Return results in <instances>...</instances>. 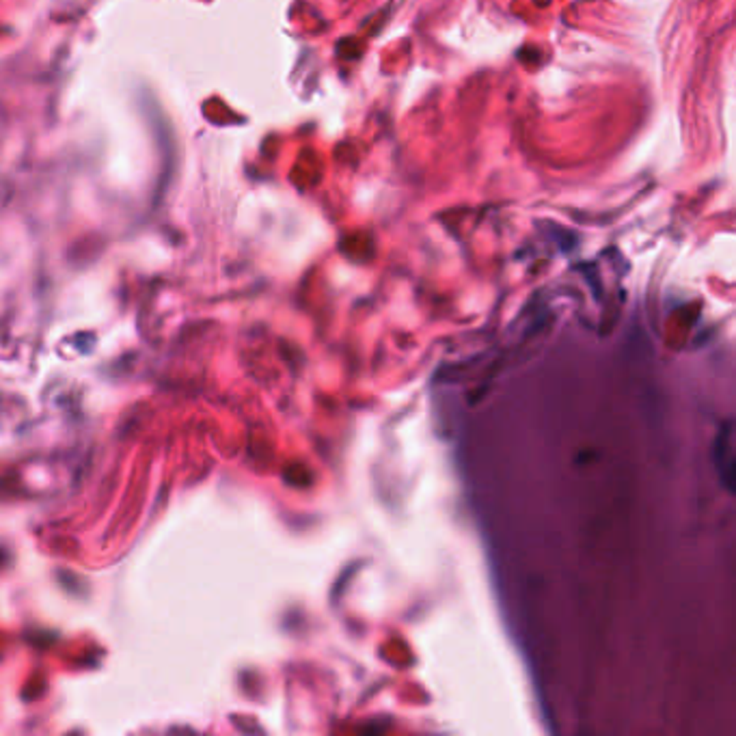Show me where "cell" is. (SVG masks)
<instances>
[{
	"label": "cell",
	"mask_w": 736,
	"mask_h": 736,
	"mask_svg": "<svg viewBox=\"0 0 736 736\" xmlns=\"http://www.w3.org/2000/svg\"><path fill=\"white\" fill-rule=\"evenodd\" d=\"M715 462H717V471L723 478L725 488L732 493L734 490V447H732V427L725 426L723 432L717 438L715 445Z\"/></svg>",
	"instance_id": "1"
}]
</instances>
